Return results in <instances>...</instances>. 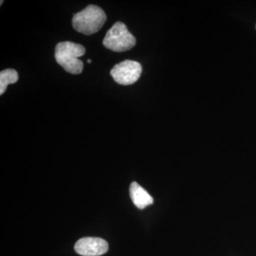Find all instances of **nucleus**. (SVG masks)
I'll list each match as a JSON object with an SVG mask.
<instances>
[{"label": "nucleus", "instance_id": "obj_1", "mask_svg": "<svg viewBox=\"0 0 256 256\" xmlns=\"http://www.w3.org/2000/svg\"><path fill=\"white\" fill-rule=\"evenodd\" d=\"M85 53V47L82 45L70 42H60L56 46L55 58L66 72L80 74L84 69V63L78 58Z\"/></svg>", "mask_w": 256, "mask_h": 256}, {"label": "nucleus", "instance_id": "obj_2", "mask_svg": "<svg viewBox=\"0 0 256 256\" xmlns=\"http://www.w3.org/2000/svg\"><path fill=\"white\" fill-rule=\"evenodd\" d=\"M107 20L104 10L96 5H88L80 12L74 14L72 24L76 31L85 35L96 33L104 26Z\"/></svg>", "mask_w": 256, "mask_h": 256}, {"label": "nucleus", "instance_id": "obj_3", "mask_svg": "<svg viewBox=\"0 0 256 256\" xmlns=\"http://www.w3.org/2000/svg\"><path fill=\"white\" fill-rule=\"evenodd\" d=\"M102 44L112 52H124L136 46V40L126 25L118 22L108 31Z\"/></svg>", "mask_w": 256, "mask_h": 256}, {"label": "nucleus", "instance_id": "obj_4", "mask_svg": "<svg viewBox=\"0 0 256 256\" xmlns=\"http://www.w3.org/2000/svg\"><path fill=\"white\" fill-rule=\"evenodd\" d=\"M142 66L136 60H126L116 64L111 69L110 75L117 84L120 85H132L140 77Z\"/></svg>", "mask_w": 256, "mask_h": 256}, {"label": "nucleus", "instance_id": "obj_5", "mask_svg": "<svg viewBox=\"0 0 256 256\" xmlns=\"http://www.w3.org/2000/svg\"><path fill=\"white\" fill-rule=\"evenodd\" d=\"M75 252L82 256H99L108 250V244L104 239L86 237L76 242Z\"/></svg>", "mask_w": 256, "mask_h": 256}, {"label": "nucleus", "instance_id": "obj_6", "mask_svg": "<svg viewBox=\"0 0 256 256\" xmlns=\"http://www.w3.org/2000/svg\"><path fill=\"white\" fill-rule=\"evenodd\" d=\"M130 195L133 204L140 210H143L153 204L152 197L140 185L134 182L130 186Z\"/></svg>", "mask_w": 256, "mask_h": 256}, {"label": "nucleus", "instance_id": "obj_7", "mask_svg": "<svg viewBox=\"0 0 256 256\" xmlns=\"http://www.w3.org/2000/svg\"><path fill=\"white\" fill-rule=\"evenodd\" d=\"M18 75L14 69H6L0 73V95H3L10 84L18 82Z\"/></svg>", "mask_w": 256, "mask_h": 256}, {"label": "nucleus", "instance_id": "obj_8", "mask_svg": "<svg viewBox=\"0 0 256 256\" xmlns=\"http://www.w3.org/2000/svg\"><path fill=\"white\" fill-rule=\"evenodd\" d=\"M87 62H88V64H90V63H92V60H87Z\"/></svg>", "mask_w": 256, "mask_h": 256}, {"label": "nucleus", "instance_id": "obj_9", "mask_svg": "<svg viewBox=\"0 0 256 256\" xmlns=\"http://www.w3.org/2000/svg\"><path fill=\"white\" fill-rule=\"evenodd\" d=\"M2 3H3V1H1V4H1V5L2 4Z\"/></svg>", "mask_w": 256, "mask_h": 256}]
</instances>
